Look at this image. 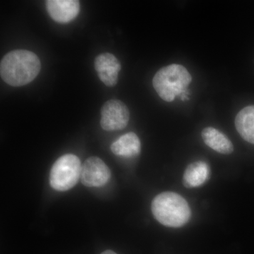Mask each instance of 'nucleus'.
Returning a JSON list of instances; mask_svg holds the SVG:
<instances>
[{
	"mask_svg": "<svg viewBox=\"0 0 254 254\" xmlns=\"http://www.w3.org/2000/svg\"><path fill=\"white\" fill-rule=\"evenodd\" d=\"M94 64L98 76L103 83L109 87L117 84L121 64L116 57L110 53H103L95 58Z\"/></svg>",
	"mask_w": 254,
	"mask_h": 254,
	"instance_id": "7",
	"label": "nucleus"
},
{
	"mask_svg": "<svg viewBox=\"0 0 254 254\" xmlns=\"http://www.w3.org/2000/svg\"><path fill=\"white\" fill-rule=\"evenodd\" d=\"M151 210L160 224L175 228L186 225L191 215L187 200L174 192H163L156 195L152 201Z\"/></svg>",
	"mask_w": 254,
	"mask_h": 254,
	"instance_id": "2",
	"label": "nucleus"
},
{
	"mask_svg": "<svg viewBox=\"0 0 254 254\" xmlns=\"http://www.w3.org/2000/svg\"><path fill=\"white\" fill-rule=\"evenodd\" d=\"M202 138L205 144L221 154H231L234 150L233 145L226 135L213 128L208 127L202 131Z\"/></svg>",
	"mask_w": 254,
	"mask_h": 254,
	"instance_id": "10",
	"label": "nucleus"
},
{
	"mask_svg": "<svg viewBox=\"0 0 254 254\" xmlns=\"http://www.w3.org/2000/svg\"><path fill=\"white\" fill-rule=\"evenodd\" d=\"M81 161L76 155H63L56 160L50 170V186L59 191L71 190L81 179Z\"/></svg>",
	"mask_w": 254,
	"mask_h": 254,
	"instance_id": "4",
	"label": "nucleus"
},
{
	"mask_svg": "<svg viewBox=\"0 0 254 254\" xmlns=\"http://www.w3.org/2000/svg\"><path fill=\"white\" fill-rule=\"evenodd\" d=\"M128 120L129 111L120 100H108L102 108L100 125L105 131L123 129L128 125Z\"/></svg>",
	"mask_w": 254,
	"mask_h": 254,
	"instance_id": "5",
	"label": "nucleus"
},
{
	"mask_svg": "<svg viewBox=\"0 0 254 254\" xmlns=\"http://www.w3.org/2000/svg\"><path fill=\"white\" fill-rule=\"evenodd\" d=\"M100 254H118L115 253V252H114L113 251L107 250V251H105V252H103V253Z\"/></svg>",
	"mask_w": 254,
	"mask_h": 254,
	"instance_id": "13",
	"label": "nucleus"
},
{
	"mask_svg": "<svg viewBox=\"0 0 254 254\" xmlns=\"http://www.w3.org/2000/svg\"><path fill=\"white\" fill-rule=\"evenodd\" d=\"M41 68V61L35 53L16 50L7 53L1 60L0 74L10 86H22L33 81Z\"/></svg>",
	"mask_w": 254,
	"mask_h": 254,
	"instance_id": "1",
	"label": "nucleus"
},
{
	"mask_svg": "<svg viewBox=\"0 0 254 254\" xmlns=\"http://www.w3.org/2000/svg\"><path fill=\"white\" fill-rule=\"evenodd\" d=\"M210 167L204 161L190 164L183 176V184L187 188H195L202 186L208 180Z\"/></svg>",
	"mask_w": 254,
	"mask_h": 254,
	"instance_id": "11",
	"label": "nucleus"
},
{
	"mask_svg": "<svg viewBox=\"0 0 254 254\" xmlns=\"http://www.w3.org/2000/svg\"><path fill=\"white\" fill-rule=\"evenodd\" d=\"M111 172L109 168L98 157H90L82 165L81 180L88 187L104 186L110 181Z\"/></svg>",
	"mask_w": 254,
	"mask_h": 254,
	"instance_id": "6",
	"label": "nucleus"
},
{
	"mask_svg": "<svg viewBox=\"0 0 254 254\" xmlns=\"http://www.w3.org/2000/svg\"><path fill=\"white\" fill-rule=\"evenodd\" d=\"M46 8L50 17L58 23L73 21L80 11V2L76 0H48Z\"/></svg>",
	"mask_w": 254,
	"mask_h": 254,
	"instance_id": "8",
	"label": "nucleus"
},
{
	"mask_svg": "<svg viewBox=\"0 0 254 254\" xmlns=\"http://www.w3.org/2000/svg\"><path fill=\"white\" fill-rule=\"evenodd\" d=\"M192 78L188 70L180 64L169 65L155 73L153 85L159 96L166 102L175 100L186 91Z\"/></svg>",
	"mask_w": 254,
	"mask_h": 254,
	"instance_id": "3",
	"label": "nucleus"
},
{
	"mask_svg": "<svg viewBox=\"0 0 254 254\" xmlns=\"http://www.w3.org/2000/svg\"><path fill=\"white\" fill-rule=\"evenodd\" d=\"M114 154L124 158H133L141 151V141L136 133L129 132L120 136L111 145Z\"/></svg>",
	"mask_w": 254,
	"mask_h": 254,
	"instance_id": "9",
	"label": "nucleus"
},
{
	"mask_svg": "<svg viewBox=\"0 0 254 254\" xmlns=\"http://www.w3.org/2000/svg\"><path fill=\"white\" fill-rule=\"evenodd\" d=\"M235 126L245 141L254 144V105L240 110L235 118Z\"/></svg>",
	"mask_w": 254,
	"mask_h": 254,
	"instance_id": "12",
	"label": "nucleus"
}]
</instances>
